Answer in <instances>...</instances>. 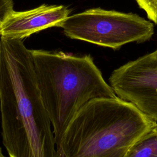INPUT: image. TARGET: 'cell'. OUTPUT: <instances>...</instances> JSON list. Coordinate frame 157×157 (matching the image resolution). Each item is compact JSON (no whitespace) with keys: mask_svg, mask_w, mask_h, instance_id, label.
Masks as SVG:
<instances>
[{"mask_svg":"<svg viewBox=\"0 0 157 157\" xmlns=\"http://www.w3.org/2000/svg\"><path fill=\"white\" fill-rule=\"evenodd\" d=\"M0 112L2 142L9 157H56L31 50L20 39L0 38Z\"/></svg>","mask_w":157,"mask_h":157,"instance_id":"1","label":"cell"},{"mask_svg":"<svg viewBox=\"0 0 157 157\" xmlns=\"http://www.w3.org/2000/svg\"><path fill=\"white\" fill-rule=\"evenodd\" d=\"M156 123L118 96L92 99L72 118L56 157H124Z\"/></svg>","mask_w":157,"mask_h":157,"instance_id":"2","label":"cell"},{"mask_svg":"<svg viewBox=\"0 0 157 157\" xmlns=\"http://www.w3.org/2000/svg\"><path fill=\"white\" fill-rule=\"evenodd\" d=\"M37 86L55 146L78 110L90 101L117 97L90 55L31 50Z\"/></svg>","mask_w":157,"mask_h":157,"instance_id":"3","label":"cell"},{"mask_svg":"<svg viewBox=\"0 0 157 157\" xmlns=\"http://www.w3.org/2000/svg\"><path fill=\"white\" fill-rule=\"evenodd\" d=\"M69 38L113 50L130 42H143L154 33L151 22L132 13L93 8L69 15L61 24Z\"/></svg>","mask_w":157,"mask_h":157,"instance_id":"4","label":"cell"},{"mask_svg":"<svg viewBox=\"0 0 157 157\" xmlns=\"http://www.w3.org/2000/svg\"><path fill=\"white\" fill-rule=\"evenodd\" d=\"M109 82L117 96L157 123V50L116 69Z\"/></svg>","mask_w":157,"mask_h":157,"instance_id":"5","label":"cell"},{"mask_svg":"<svg viewBox=\"0 0 157 157\" xmlns=\"http://www.w3.org/2000/svg\"><path fill=\"white\" fill-rule=\"evenodd\" d=\"M71 10L63 5L42 4L36 8L17 12L9 10L0 24V36L21 39L48 28L59 27Z\"/></svg>","mask_w":157,"mask_h":157,"instance_id":"6","label":"cell"},{"mask_svg":"<svg viewBox=\"0 0 157 157\" xmlns=\"http://www.w3.org/2000/svg\"><path fill=\"white\" fill-rule=\"evenodd\" d=\"M124 157H157V131L153 128L140 137Z\"/></svg>","mask_w":157,"mask_h":157,"instance_id":"7","label":"cell"},{"mask_svg":"<svg viewBox=\"0 0 157 157\" xmlns=\"http://www.w3.org/2000/svg\"><path fill=\"white\" fill-rule=\"evenodd\" d=\"M139 6L144 10L148 18L157 25V0H136Z\"/></svg>","mask_w":157,"mask_h":157,"instance_id":"8","label":"cell"},{"mask_svg":"<svg viewBox=\"0 0 157 157\" xmlns=\"http://www.w3.org/2000/svg\"><path fill=\"white\" fill-rule=\"evenodd\" d=\"M13 9L11 0H0V24L6 13Z\"/></svg>","mask_w":157,"mask_h":157,"instance_id":"9","label":"cell"},{"mask_svg":"<svg viewBox=\"0 0 157 157\" xmlns=\"http://www.w3.org/2000/svg\"><path fill=\"white\" fill-rule=\"evenodd\" d=\"M0 157H6V156H5L3 155L2 151V150H1V148H0Z\"/></svg>","mask_w":157,"mask_h":157,"instance_id":"10","label":"cell"},{"mask_svg":"<svg viewBox=\"0 0 157 157\" xmlns=\"http://www.w3.org/2000/svg\"><path fill=\"white\" fill-rule=\"evenodd\" d=\"M153 129L157 131V123H156V124H155V125L154 126V127H153Z\"/></svg>","mask_w":157,"mask_h":157,"instance_id":"11","label":"cell"}]
</instances>
